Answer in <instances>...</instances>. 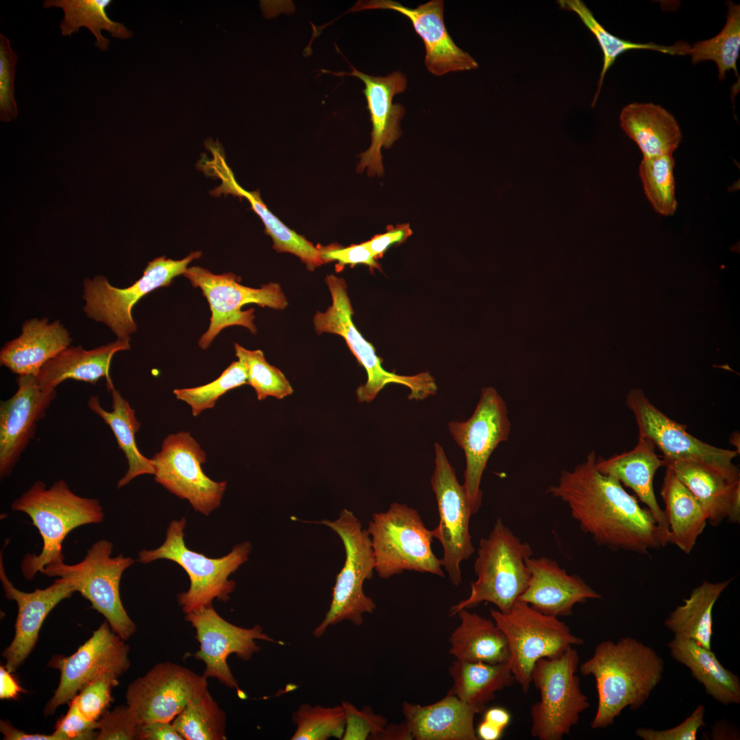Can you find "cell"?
Instances as JSON below:
<instances>
[{"instance_id":"obj_43","label":"cell","mask_w":740,"mask_h":740,"mask_svg":"<svg viewBox=\"0 0 740 740\" xmlns=\"http://www.w3.org/2000/svg\"><path fill=\"white\" fill-rule=\"evenodd\" d=\"M673 153L643 158L639 168L644 193L654 210L663 216L673 215L677 208Z\"/></svg>"},{"instance_id":"obj_33","label":"cell","mask_w":740,"mask_h":740,"mask_svg":"<svg viewBox=\"0 0 740 740\" xmlns=\"http://www.w3.org/2000/svg\"><path fill=\"white\" fill-rule=\"evenodd\" d=\"M460 624L449 637V653L456 660L497 664L508 662L509 649L506 638L493 620L467 609L456 614Z\"/></svg>"},{"instance_id":"obj_30","label":"cell","mask_w":740,"mask_h":740,"mask_svg":"<svg viewBox=\"0 0 740 740\" xmlns=\"http://www.w3.org/2000/svg\"><path fill=\"white\" fill-rule=\"evenodd\" d=\"M130 348V339L115 341L90 350L82 346L67 347L48 360L36 376L40 388L47 393L67 379L96 384L106 378L107 385L112 383L110 366L114 355Z\"/></svg>"},{"instance_id":"obj_47","label":"cell","mask_w":740,"mask_h":740,"mask_svg":"<svg viewBox=\"0 0 740 740\" xmlns=\"http://www.w3.org/2000/svg\"><path fill=\"white\" fill-rule=\"evenodd\" d=\"M18 57L10 39L0 34V119L9 122L18 116L14 95V77Z\"/></svg>"},{"instance_id":"obj_11","label":"cell","mask_w":740,"mask_h":740,"mask_svg":"<svg viewBox=\"0 0 740 740\" xmlns=\"http://www.w3.org/2000/svg\"><path fill=\"white\" fill-rule=\"evenodd\" d=\"M112 548L110 541L99 540L87 550L81 562L50 565L42 574L71 580L76 591L87 599L92 608L105 617L112 630L125 641L135 633L136 626L123 607L119 585L123 572L135 560L122 554L111 557Z\"/></svg>"},{"instance_id":"obj_60","label":"cell","mask_w":740,"mask_h":740,"mask_svg":"<svg viewBox=\"0 0 740 740\" xmlns=\"http://www.w3.org/2000/svg\"><path fill=\"white\" fill-rule=\"evenodd\" d=\"M476 732L478 739L482 740H497L501 737L503 730L488 722L482 720L478 726Z\"/></svg>"},{"instance_id":"obj_6","label":"cell","mask_w":740,"mask_h":740,"mask_svg":"<svg viewBox=\"0 0 740 740\" xmlns=\"http://www.w3.org/2000/svg\"><path fill=\"white\" fill-rule=\"evenodd\" d=\"M325 281L331 294L332 304L325 312H317L313 318L314 329L317 334L327 332L342 336L358 362L365 368L367 380L356 390L358 402H371L389 384L408 387L410 391V400H423L435 395L438 388L429 372L402 375L384 369L382 359L376 354L373 345L362 336L353 322L354 311L345 280L329 275Z\"/></svg>"},{"instance_id":"obj_4","label":"cell","mask_w":740,"mask_h":740,"mask_svg":"<svg viewBox=\"0 0 740 740\" xmlns=\"http://www.w3.org/2000/svg\"><path fill=\"white\" fill-rule=\"evenodd\" d=\"M533 551L498 517L487 537L480 540L474 564L476 580L469 596L453 605L450 616L490 602L502 613L508 612L526 589L530 572L526 564Z\"/></svg>"},{"instance_id":"obj_9","label":"cell","mask_w":740,"mask_h":740,"mask_svg":"<svg viewBox=\"0 0 740 740\" xmlns=\"http://www.w3.org/2000/svg\"><path fill=\"white\" fill-rule=\"evenodd\" d=\"M323 524L341 538L345 550L344 565L336 578L330 608L312 634L319 638L327 628L347 620L356 626L363 623V615L375 609L373 600L365 595L363 584L372 578L375 557L369 534L352 511L343 509L334 521L323 520Z\"/></svg>"},{"instance_id":"obj_51","label":"cell","mask_w":740,"mask_h":740,"mask_svg":"<svg viewBox=\"0 0 740 740\" xmlns=\"http://www.w3.org/2000/svg\"><path fill=\"white\" fill-rule=\"evenodd\" d=\"M705 707L698 705L691 714L678 726L667 730L639 728L635 734L643 740H695L699 730L706 725Z\"/></svg>"},{"instance_id":"obj_19","label":"cell","mask_w":740,"mask_h":740,"mask_svg":"<svg viewBox=\"0 0 740 740\" xmlns=\"http://www.w3.org/2000/svg\"><path fill=\"white\" fill-rule=\"evenodd\" d=\"M207 689L205 676L165 661L134 680L125 697L137 725L157 721L172 722L193 698Z\"/></svg>"},{"instance_id":"obj_1","label":"cell","mask_w":740,"mask_h":740,"mask_svg":"<svg viewBox=\"0 0 740 740\" xmlns=\"http://www.w3.org/2000/svg\"><path fill=\"white\" fill-rule=\"evenodd\" d=\"M591 451L572 470L560 472L547 492L567 504L580 529L613 551L649 554L669 541L647 508L641 507L615 478L600 472Z\"/></svg>"},{"instance_id":"obj_10","label":"cell","mask_w":740,"mask_h":740,"mask_svg":"<svg viewBox=\"0 0 740 740\" xmlns=\"http://www.w3.org/2000/svg\"><path fill=\"white\" fill-rule=\"evenodd\" d=\"M508 645V665L523 693L528 692L536 663L552 658L568 648L584 643L558 617L542 613L529 604L517 601L507 613L490 609Z\"/></svg>"},{"instance_id":"obj_29","label":"cell","mask_w":740,"mask_h":740,"mask_svg":"<svg viewBox=\"0 0 740 740\" xmlns=\"http://www.w3.org/2000/svg\"><path fill=\"white\" fill-rule=\"evenodd\" d=\"M665 463L655 452V445L647 438L639 436L635 447L629 452L608 458L596 459L597 469L617 479L630 488L647 506L658 526L669 540V526L654 491V478Z\"/></svg>"},{"instance_id":"obj_15","label":"cell","mask_w":740,"mask_h":740,"mask_svg":"<svg viewBox=\"0 0 740 740\" xmlns=\"http://www.w3.org/2000/svg\"><path fill=\"white\" fill-rule=\"evenodd\" d=\"M206 459L199 444L184 432L166 436L151 459L155 481L204 515L220 506L227 486L225 481H214L204 473L201 465Z\"/></svg>"},{"instance_id":"obj_58","label":"cell","mask_w":740,"mask_h":740,"mask_svg":"<svg viewBox=\"0 0 740 740\" xmlns=\"http://www.w3.org/2000/svg\"><path fill=\"white\" fill-rule=\"evenodd\" d=\"M374 739L384 740H410L413 739L411 732L405 722L397 725H387Z\"/></svg>"},{"instance_id":"obj_3","label":"cell","mask_w":740,"mask_h":740,"mask_svg":"<svg viewBox=\"0 0 740 740\" xmlns=\"http://www.w3.org/2000/svg\"><path fill=\"white\" fill-rule=\"evenodd\" d=\"M14 511L26 513L38 530L42 548L38 554H27L21 565L27 580H32L45 567L64 562L62 543L73 529L83 525L100 523L104 513L97 499L79 496L61 479L47 488L42 481L35 482L12 504Z\"/></svg>"},{"instance_id":"obj_13","label":"cell","mask_w":740,"mask_h":740,"mask_svg":"<svg viewBox=\"0 0 740 740\" xmlns=\"http://www.w3.org/2000/svg\"><path fill=\"white\" fill-rule=\"evenodd\" d=\"M194 287L201 288L211 311L210 325L198 341L199 347L206 349L215 337L225 328L240 325L252 334L257 332L254 323V308L242 310L247 304H256L273 309L282 310L288 304L279 284H263L258 288L242 285L232 273L214 274L201 267H188L183 274Z\"/></svg>"},{"instance_id":"obj_56","label":"cell","mask_w":740,"mask_h":740,"mask_svg":"<svg viewBox=\"0 0 740 740\" xmlns=\"http://www.w3.org/2000/svg\"><path fill=\"white\" fill-rule=\"evenodd\" d=\"M0 730L5 740H58L52 735L28 734L14 727L8 721L1 720Z\"/></svg>"},{"instance_id":"obj_42","label":"cell","mask_w":740,"mask_h":740,"mask_svg":"<svg viewBox=\"0 0 740 740\" xmlns=\"http://www.w3.org/2000/svg\"><path fill=\"white\" fill-rule=\"evenodd\" d=\"M184 740L226 739V716L208 689L197 695L173 720Z\"/></svg>"},{"instance_id":"obj_32","label":"cell","mask_w":740,"mask_h":740,"mask_svg":"<svg viewBox=\"0 0 740 740\" xmlns=\"http://www.w3.org/2000/svg\"><path fill=\"white\" fill-rule=\"evenodd\" d=\"M667 647L670 656L690 670L707 695L725 706L740 703L739 676L725 668L711 650L678 637Z\"/></svg>"},{"instance_id":"obj_39","label":"cell","mask_w":740,"mask_h":740,"mask_svg":"<svg viewBox=\"0 0 740 740\" xmlns=\"http://www.w3.org/2000/svg\"><path fill=\"white\" fill-rule=\"evenodd\" d=\"M225 195L243 197L262 221L266 232L271 237L273 248L278 252H288L299 257L307 268L313 270L323 264L319 249L311 243L286 226L266 206L258 191L249 192L236 182L235 178L224 184Z\"/></svg>"},{"instance_id":"obj_27","label":"cell","mask_w":740,"mask_h":740,"mask_svg":"<svg viewBox=\"0 0 740 740\" xmlns=\"http://www.w3.org/2000/svg\"><path fill=\"white\" fill-rule=\"evenodd\" d=\"M402 712L413 739L477 740L474 717L479 713L450 691L428 705L405 702Z\"/></svg>"},{"instance_id":"obj_55","label":"cell","mask_w":740,"mask_h":740,"mask_svg":"<svg viewBox=\"0 0 740 740\" xmlns=\"http://www.w3.org/2000/svg\"><path fill=\"white\" fill-rule=\"evenodd\" d=\"M136 739L184 740L172 722L161 721L137 725Z\"/></svg>"},{"instance_id":"obj_31","label":"cell","mask_w":740,"mask_h":740,"mask_svg":"<svg viewBox=\"0 0 740 740\" xmlns=\"http://www.w3.org/2000/svg\"><path fill=\"white\" fill-rule=\"evenodd\" d=\"M626 135L639 147L643 158L673 153L682 140L680 127L662 106L652 103H632L619 116Z\"/></svg>"},{"instance_id":"obj_44","label":"cell","mask_w":740,"mask_h":740,"mask_svg":"<svg viewBox=\"0 0 740 740\" xmlns=\"http://www.w3.org/2000/svg\"><path fill=\"white\" fill-rule=\"evenodd\" d=\"M292 720L296 728L291 740L342 739L345 728L342 704L325 707L303 704L293 713Z\"/></svg>"},{"instance_id":"obj_17","label":"cell","mask_w":740,"mask_h":740,"mask_svg":"<svg viewBox=\"0 0 740 740\" xmlns=\"http://www.w3.org/2000/svg\"><path fill=\"white\" fill-rule=\"evenodd\" d=\"M626 403L634 416L639 436L650 440L662 452L664 460L698 462L730 478H740L739 468L733 463L739 454L737 450L719 448L693 436L685 426L658 409L641 389H631Z\"/></svg>"},{"instance_id":"obj_18","label":"cell","mask_w":740,"mask_h":740,"mask_svg":"<svg viewBox=\"0 0 740 740\" xmlns=\"http://www.w3.org/2000/svg\"><path fill=\"white\" fill-rule=\"evenodd\" d=\"M129 652L125 640L112 630L106 620L74 654L54 656L49 666L60 670V680L46 705L45 715H53L95 679L108 673L122 676L130 665Z\"/></svg>"},{"instance_id":"obj_37","label":"cell","mask_w":740,"mask_h":740,"mask_svg":"<svg viewBox=\"0 0 740 740\" xmlns=\"http://www.w3.org/2000/svg\"><path fill=\"white\" fill-rule=\"evenodd\" d=\"M449 673L454 682L449 691L479 713L494 699L497 691L515 681L508 662L490 664L456 659Z\"/></svg>"},{"instance_id":"obj_57","label":"cell","mask_w":740,"mask_h":740,"mask_svg":"<svg viewBox=\"0 0 740 740\" xmlns=\"http://www.w3.org/2000/svg\"><path fill=\"white\" fill-rule=\"evenodd\" d=\"M24 692L11 673L5 666L0 667V698L1 700L15 699L18 694Z\"/></svg>"},{"instance_id":"obj_54","label":"cell","mask_w":740,"mask_h":740,"mask_svg":"<svg viewBox=\"0 0 740 740\" xmlns=\"http://www.w3.org/2000/svg\"><path fill=\"white\" fill-rule=\"evenodd\" d=\"M412 234L408 224H402L390 228L384 234H378L366 243L375 258L381 257L392 245L400 243Z\"/></svg>"},{"instance_id":"obj_25","label":"cell","mask_w":740,"mask_h":740,"mask_svg":"<svg viewBox=\"0 0 740 740\" xmlns=\"http://www.w3.org/2000/svg\"><path fill=\"white\" fill-rule=\"evenodd\" d=\"M526 564L530 580L518 601L542 613L556 617L569 616L576 604L602 598L582 578L569 574L550 558L532 556Z\"/></svg>"},{"instance_id":"obj_28","label":"cell","mask_w":740,"mask_h":740,"mask_svg":"<svg viewBox=\"0 0 740 740\" xmlns=\"http://www.w3.org/2000/svg\"><path fill=\"white\" fill-rule=\"evenodd\" d=\"M69 332L59 321L33 318L24 322L21 335L1 349L0 363L20 375H35L41 367L71 343Z\"/></svg>"},{"instance_id":"obj_48","label":"cell","mask_w":740,"mask_h":740,"mask_svg":"<svg viewBox=\"0 0 740 740\" xmlns=\"http://www.w3.org/2000/svg\"><path fill=\"white\" fill-rule=\"evenodd\" d=\"M119 678L114 674H106L86 684L72 699L84 717L91 721L100 718L112 700L111 692L119 684Z\"/></svg>"},{"instance_id":"obj_24","label":"cell","mask_w":740,"mask_h":740,"mask_svg":"<svg viewBox=\"0 0 740 740\" xmlns=\"http://www.w3.org/2000/svg\"><path fill=\"white\" fill-rule=\"evenodd\" d=\"M0 580L5 596L14 600L18 606L15 634L12 641L2 653L5 668L14 672L34 649L43 621L52 609L62 600L76 591L67 578H58L49 587L36 589L31 593L17 589L7 577L2 555L0 558Z\"/></svg>"},{"instance_id":"obj_52","label":"cell","mask_w":740,"mask_h":740,"mask_svg":"<svg viewBox=\"0 0 740 740\" xmlns=\"http://www.w3.org/2000/svg\"><path fill=\"white\" fill-rule=\"evenodd\" d=\"M98 722L91 721L84 717L74 700H71L66 714L56 724L53 733L58 740L96 739Z\"/></svg>"},{"instance_id":"obj_59","label":"cell","mask_w":740,"mask_h":740,"mask_svg":"<svg viewBox=\"0 0 740 740\" xmlns=\"http://www.w3.org/2000/svg\"><path fill=\"white\" fill-rule=\"evenodd\" d=\"M509 712L502 707H493L488 709L484 715L483 720L504 730L510 722Z\"/></svg>"},{"instance_id":"obj_34","label":"cell","mask_w":740,"mask_h":740,"mask_svg":"<svg viewBox=\"0 0 740 740\" xmlns=\"http://www.w3.org/2000/svg\"><path fill=\"white\" fill-rule=\"evenodd\" d=\"M661 495L669 526V543L689 554L708 523L706 514L687 487L667 468Z\"/></svg>"},{"instance_id":"obj_26","label":"cell","mask_w":740,"mask_h":740,"mask_svg":"<svg viewBox=\"0 0 740 740\" xmlns=\"http://www.w3.org/2000/svg\"><path fill=\"white\" fill-rule=\"evenodd\" d=\"M665 466L687 487L713 526L724 519L740 522V478H732L700 463L664 460Z\"/></svg>"},{"instance_id":"obj_45","label":"cell","mask_w":740,"mask_h":740,"mask_svg":"<svg viewBox=\"0 0 740 740\" xmlns=\"http://www.w3.org/2000/svg\"><path fill=\"white\" fill-rule=\"evenodd\" d=\"M236 356L247 375V384L254 388L258 400L269 396L278 399L292 394L293 388L283 373L270 365L260 349L249 350L234 343Z\"/></svg>"},{"instance_id":"obj_49","label":"cell","mask_w":740,"mask_h":740,"mask_svg":"<svg viewBox=\"0 0 740 740\" xmlns=\"http://www.w3.org/2000/svg\"><path fill=\"white\" fill-rule=\"evenodd\" d=\"M345 728L343 740L374 739L387 724V719L373 713L369 706L358 709L352 704L343 702Z\"/></svg>"},{"instance_id":"obj_21","label":"cell","mask_w":740,"mask_h":740,"mask_svg":"<svg viewBox=\"0 0 740 740\" xmlns=\"http://www.w3.org/2000/svg\"><path fill=\"white\" fill-rule=\"evenodd\" d=\"M375 9L395 11L410 20L415 32L423 41L425 64L432 75L441 76L478 67V62L458 47L448 33L443 18V0H431L415 8L393 0L358 1L349 11Z\"/></svg>"},{"instance_id":"obj_38","label":"cell","mask_w":740,"mask_h":740,"mask_svg":"<svg viewBox=\"0 0 740 740\" xmlns=\"http://www.w3.org/2000/svg\"><path fill=\"white\" fill-rule=\"evenodd\" d=\"M111 0H45L42 6L45 9L60 8L64 13L60 23L61 34L71 36L81 27H86L95 36V45L100 51L109 49L110 40L101 32H108L116 38L126 39L133 33L123 24L112 21L108 15L106 9L112 3Z\"/></svg>"},{"instance_id":"obj_35","label":"cell","mask_w":740,"mask_h":740,"mask_svg":"<svg viewBox=\"0 0 740 740\" xmlns=\"http://www.w3.org/2000/svg\"><path fill=\"white\" fill-rule=\"evenodd\" d=\"M732 580L703 581L693 589L682 605L669 614L664 622L665 627L674 637L694 641L711 650L713 608Z\"/></svg>"},{"instance_id":"obj_14","label":"cell","mask_w":740,"mask_h":740,"mask_svg":"<svg viewBox=\"0 0 740 740\" xmlns=\"http://www.w3.org/2000/svg\"><path fill=\"white\" fill-rule=\"evenodd\" d=\"M448 429L466 458L463 486L472 515L482 505L480 483L492 452L506 441L510 432L506 404L497 390L491 386L481 391L473 413L465 421H450Z\"/></svg>"},{"instance_id":"obj_40","label":"cell","mask_w":740,"mask_h":740,"mask_svg":"<svg viewBox=\"0 0 740 740\" xmlns=\"http://www.w3.org/2000/svg\"><path fill=\"white\" fill-rule=\"evenodd\" d=\"M557 3L561 9L574 12L579 16L584 25L595 36L603 52V66L598 82V88L591 104L592 108L595 106L597 101L607 71L621 53L632 49H648L670 55L684 56V52L689 46L684 42H678L671 46H665L654 42L637 43L621 39L606 30L583 1L558 0Z\"/></svg>"},{"instance_id":"obj_22","label":"cell","mask_w":740,"mask_h":740,"mask_svg":"<svg viewBox=\"0 0 740 740\" xmlns=\"http://www.w3.org/2000/svg\"><path fill=\"white\" fill-rule=\"evenodd\" d=\"M350 73H331L335 75H350L358 77L365 84L363 93L372 124L371 142L369 147L360 155L358 166L360 171L367 169L371 175H381L384 172L381 149L389 148L400 137V121L405 114V108L399 103H393L397 94L405 91L407 79L401 71H394L386 76H373L358 71L350 65Z\"/></svg>"},{"instance_id":"obj_8","label":"cell","mask_w":740,"mask_h":740,"mask_svg":"<svg viewBox=\"0 0 740 740\" xmlns=\"http://www.w3.org/2000/svg\"><path fill=\"white\" fill-rule=\"evenodd\" d=\"M580 657L572 647L552 658L539 659L532 672V682L540 700L530 707V734L539 740H561L589 706L577 675Z\"/></svg>"},{"instance_id":"obj_16","label":"cell","mask_w":740,"mask_h":740,"mask_svg":"<svg viewBox=\"0 0 740 740\" xmlns=\"http://www.w3.org/2000/svg\"><path fill=\"white\" fill-rule=\"evenodd\" d=\"M434 449L435 467L430 482L437 502L439 521L431 532L443 547L442 566L452 584L458 586L462 583L460 564L475 551L469 532L472 514L465 488L458 482L443 447L435 443Z\"/></svg>"},{"instance_id":"obj_41","label":"cell","mask_w":740,"mask_h":740,"mask_svg":"<svg viewBox=\"0 0 740 740\" xmlns=\"http://www.w3.org/2000/svg\"><path fill=\"white\" fill-rule=\"evenodd\" d=\"M727 7L726 23L721 32L708 40L698 41L691 47L689 46L685 55L690 56L695 64L706 60L714 61L717 65L719 80H724L726 72L732 69L739 87L737 62L740 51V6L728 1Z\"/></svg>"},{"instance_id":"obj_36","label":"cell","mask_w":740,"mask_h":740,"mask_svg":"<svg viewBox=\"0 0 740 740\" xmlns=\"http://www.w3.org/2000/svg\"><path fill=\"white\" fill-rule=\"evenodd\" d=\"M107 388L112 396L111 411L105 410L101 406L98 395L89 397L88 406L109 426L119 447L127 460L128 469L117 483V489H120L139 476L153 475L155 470L151 460L144 456L136 445L135 436L140 428V423L135 416V410L114 387L113 384Z\"/></svg>"},{"instance_id":"obj_53","label":"cell","mask_w":740,"mask_h":740,"mask_svg":"<svg viewBox=\"0 0 740 740\" xmlns=\"http://www.w3.org/2000/svg\"><path fill=\"white\" fill-rule=\"evenodd\" d=\"M319 253L323 262L336 261L341 265L363 264L371 268L380 267L366 242L347 247H325L319 249Z\"/></svg>"},{"instance_id":"obj_20","label":"cell","mask_w":740,"mask_h":740,"mask_svg":"<svg viewBox=\"0 0 740 740\" xmlns=\"http://www.w3.org/2000/svg\"><path fill=\"white\" fill-rule=\"evenodd\" d=\"M185 619L195 630L199 649L193 656L204 663V676L216 678L238 691V684L229 667L227 658L234 654L243 661H249L260 650L256 640L282 643L266 634L259 625L243 628L231 624L221 617L212 605L190 612Z\"/></svg>"},{"instance_id":"obj_5","label":"cell","mask_w":740,"mask_h":740,"mask_svg":"<svg viewBox=\"0 0 740 740\" xmlns=\"http://www.w3.org/2000/svg\"><path fill=\"white\" fill-rule=\"evenodd\" d=\"M186 523L185 517L172 521L162 545L154 550H141L138 560L149 563L158 559H167L176 563L186 571L190 587L186 591L179 593L177 599L183 612L187 614L212 605L214 599L223 602L230 599L236 584L228 578L248 560L251 544L248 541L241 543L223 557L208 558L186 547L184 532Z\"/></svg>"},{"instance_id":"obj_23","label":"cell","mask_w":740,"mask_h":740,"mask_svg":"<svg viewBox=\"0 0 740 740\" xmlns=\"http://www.w3.org/2000/svg\"><path fill=\"white\" fill-rule=\"evenodd\" d=\"M17 384L16 393L0 403L1 478L12 473L56 397V391L40 388L35 375H20Z\"/></svg>"},{"instance_id":"obj_12","label":"cell","mask_w":740,"mask_h":740,"mask_svg":"<svg viewBox=\"0 0 740 740\" xmlns=\"http://www.w3.org/2000/svg\"><path fill=\"white\" fill-rule=\"evenodd\" d=\"M201 256V252L196 251L181 260L158 257L149 262L140 278L124 288L113 286L102 275L85 278L84 312L89 318L106 324L117 339H130V335L137 330L132 314L135 304L151 291L169 286L174 278L184 273L190 262Z\"/></svg>"},{"instance_id":"obj_7","label":"cell","mask_w":740,"mask_h":740,"mask_svg":"<svg viewBox=\"0 0 740 740\" xmlns=\"http://www.w3.org/2000/svg\"><path fill=\"white\" fill-rule=\"evenodd\" d=\"M367 530L380 578L387 579L404 571L444 577L441 559L432 549V532L417 510L394 502L386 511L373 515Z\"/></svg>"},{"instance_id":"obj_50","label":"cell","mask_w":740,"mask_h":740,"mask_svg":"<svg viewBox=\"0 0 740 740\" xmlns=\"http://www.w3.org/2000/svg\"><path fill=\"white\" fill-rule=\"evenodd\" d=\"M97 722V740L136 739L137 722L127 705L106 711Z\"/></svg>"},{"instance_id":"obj_46","label":"cell","mask_w":740,"mask_h":740,"mask_svg":"<svg viewBox=\"0 0 740 740\" xmlns=\"http://www.w3.org/2000/svg\"><path fill=\"white\" fill-rule=\"evenodd\" d=\"M243 384H247V375L238 360L232 362L214 381L194 388H176L173 393L177 399L190 406L192 415L196 417L204 410L212 408L225 393Z\"/></svg>"},{"instance_id":"obj_2","label":"cell","mask_w":740,"mask_h":740,"mask_svg":"<svg viewBox=\"0 0 740 740\" xmlns=\"http://www.w3.org/2000/svg\"><path fill=\"white\" fill-rule=\"evenodd\" d=\"M596 683L598 702L591 723L593 729L613 724L627 707L639 709L659 684L664 671L663 658L651 647L632 637L598 643L580 667Z\"/></svg>"}]
</instances>
